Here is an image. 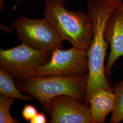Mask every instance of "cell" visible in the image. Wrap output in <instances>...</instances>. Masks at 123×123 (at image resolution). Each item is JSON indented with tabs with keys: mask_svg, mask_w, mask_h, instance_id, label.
<instances>
[{
	"mask_svg": "<svg viewBox=\"0 0 123 123\" xmlns=\"http://www.w3.org/2000/svg\"><path fill=\"white\" fill-rule=\"evenodd\" d=\"M23 0H15V4L17 5L19 3L21 2Z\"/></svg>",
	"mask_w": 123,
	"mask_h": 123,
	"instance_id": "cell-15",
	"label": "cell"
},
{
	"mask_svg": "<svg viewBox=\"0 0 123 123\" xmlns=\"http://www.w3.org/2000/svg\"><path fill=\"white\" fill-rule=\"evenodd\" d=\"M14 98L7 96H0V123H18L19 122L13 119L10 114V109L13 104Z\"/></svg>",
	"mask_w": 123,
	"mask_h": 123,
	"instance_id": "cell-12",
	"label": "cell"
},
{
	"mask_svg": "<svg viewBox=\"0 0 123 123\" xmlns=\"http://www.w3.org/2000/svg\"><path fill=\"white\" fill-rule=\"evenodd\" d=\"M37 113V110L34 106L26 105H25L22 110V116L26 120L30 121Z\"/></svg>",
	"mask_w": 123,
	"mask_h": 123,
	"instance_id": "cell-13",
	"label": "cell"
},
{
	"mask_svg": "<svg viewBox=\"0 0 123 123\" xmlns=\"http://www.w3.org/2000/svg\"><path fill=\"white\" fill-rule=\"evenodd\" d=\"M50 123H96L89 105L73 97L62 95L51 101Z\"/></svg>",
	"mask_w": 123,
	"mask_h": 123,
	"instance_id": "cell-7",
	"label": "cell"
},
{
	"mask_svg": "<svg viewBox=\"0 0 123 123\" xmlns=\"http://www.w3.org/2000/svg\"><path fill=\"white\" fill-rule=\"evenodd\" d=\"M89 105L91 114L96 123L105 122L106 117L114 108V91L101 88L91 97Z\"/></svg>",
	"mask_w": 123,
	"mask_h": 123,
	"instance_id": "cell-9",
	"label": "cell"
},
{
	"mask_svg": "<svg viewBox=\"0 0 123 123\" xmlns=\"http://www.w3.org/2000/svg\"><path fill=\"white\" fill-rule=\"evenodd\" d=\"M47 122V118L43 113L39 112L30 121L31 123H46Z\"/></svg>",
	"mask_w": 123,
	"mask_h": 123,
	"instance_id": "cell-14",
	"label": "cell"
},
{
	"mask_svg": "<svg viewBox=\"0 0 123 123\" xmlns=\"http://www.w3.org/2000/svg\"><path fill=\"white\" fill-rule=\"evenodd\" d=\"M52 53L32 49L22 43L13 48L0 49V68L17 81L36 77L38 68L49 61Z\"/></svg>",
	"mask_w": 123,
	"mask_h": 123,
	"instance_id": "cell-4",
	"label": "cell"
},
{
	"mask_svg": "<svg viewBox=\"0 0 123 123\" xmlns=\"http://www.w3.org/2000/svg\"><path fill=\"white\" fill-rule=\"evenodd\" d=\"M18 39L32 49L53 51L61 49L64 40L46 18L32 19L21 15L10 23Z\"/></svg>",
	"mask_w": 123,
	"mask_h": 123,
	"instance_id": "cell-5",
	"label": "cell"
},
{
	"mask_svg": "<svg viewBox=\"0 0 123 123\" xmlns=\"http://www.w3.org/2000/svg\"><path fill=\"white\" fill-rule=\"evenodd\" d=\"M0 93L1 95L13 97L25 101H30L32 99L31 96L24 95L21 92L16 86L13 78L2 68H0Z\"/></svg>",
	"mask_w": 123,
	"mask_h": 123,
	"instance_id": "cell-10",
	"label": "cell"
},
{
	"mask_svg": "<svg viewBox=\"0 0 123 123\" xmlns=\"http://www.w3.org/2000/svg\"><path fill=\"white\" fill-rule=\"evenodd\" d=\"M121 0H88V15L92 24L93 36L87 53L88 59V86L84 103L89 105L93 94L101 88L114 91L105 73V61L108 43L105 32L108 21Z\"/></svg>",
	"mask_w": 123,
	"mask_h": 123,
	"instance_id": "cell-1",
	"label": "cell"
},
{
	"mask_svg": "<svg viewBox=\"0 0 123 123\" xmlns=\"http://www.w3.org/2000/svg\"><path fill=\"white\" fill-rule=\"evenodd\" d=\"M88 70L86 51L74 46L68 50L57 48L52 51L49 61L38 68L37 76L73 77L88 74Z\"/></svg>",
	"mask_w": 123,
	"mask_h": 123,
	"instance_id": "cell-6",
	"label": "cell"
},
{
	"mask_svg": "<svg viewBox=\"0 0 123 123\" xmlns=\"http://www.w3.org/2000/svg\"><path fill=\"white\" fill-rule=\"evenodd\" d=\"M44 18L57 29L64 40L87 52L92 43V24L88 13L65 7V0H43Z\"/></svg>",
	"mask_w": 123,
	"mask_h": 123,
	"instance_id": "cell-2",
	"label": "cell"
},
{
	"mask_svg": "<svg viewBox=\"0 0 123 123\" xmlns=\"http://www.w3.org/2000/svg\"><path fill=\"white\" fill-rule=\"evenodd\" d=\"M105 39L110 50L105 73L110 81L114 63L119 57L123 56V5L116 8L110 16L106 27Z\"/></svg>",
	"mask_w": 123,
	"mask_h": 123,
	"instance_id": "cell-8",
	"label": "cell"
},
{
	"mask_svg": "<svg viewBox=\"0 0 123 123\" xmlns=\"http://www.w3.org/2000/svg\"><path fill=\"white\" fill-rule=\"evenodd\" d=\"M114 105L110 120V123L123 121V79L114 86Z\"/></svg>",
	"mask_w": 123,
	"mask_h": 123,
	"instance_id": "cell-11",
	"label": "cell"
},
{
	"mask_svg": "<svg viewBox=\"0 0 123 123\" xmlns=\"http://www.w3.org/2000/svg\"><path fill=\"white\" fill-rule=\"evenodd\" d=\"M88 74L73 77L48 76L18 81L16 86L39 101L49 114L51 101L56 96L65 95L84 103L88 86Z\"/></svg>",
	"mask_w": 123,
	"mask_h": 123,
	"instance_id": "cell-3",
	"label": "cell"
}]
</instances>
